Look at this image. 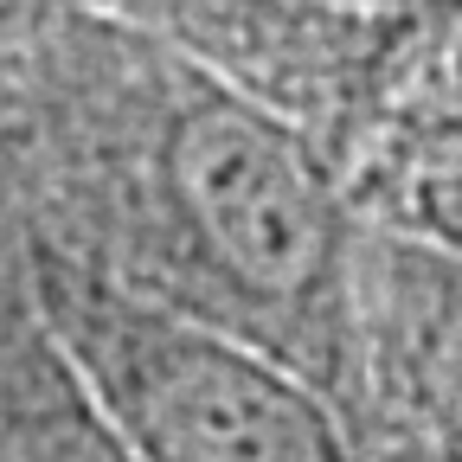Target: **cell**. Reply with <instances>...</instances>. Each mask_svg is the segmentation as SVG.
Instances as JSON below:
<instances>
[{
  "instance_id": "6da1fadb",
  "label": "cell",
  "mask_w": 462,
  "mask_h": 462,
  "mask_svg": "<svg viewBox=\"0 0 462 462\" xmlns=\"http://www.w3.org/2000/svg\"><path fill=\"white\" fill-rule=\"evenodd\" d=\"M39 328L129 462H360L334 398L309 373L142 282L45 270Z\"/></svg>"
},
{
  "instance_id": "7a4b0ae2",
  "label": "cell",
  "mask_w": 462,
  "mask_h": 462,
  "mask_svg": "<svg viewBox=\"0 0 462 462\" xmlns=\"http://www.w3.org/2000/svg\"><path fill=\"white\" fill-rule=\"evenodd\" d=\"M0 462H129L123 437L39 321L0 328Z\"/></svg>"
},
{
  "instance_id": "3957f363",
  "label": "cell",
  "mask_w": 462,
  "mask_h": 462,
  "mask_svg": "<svg viewBox=\"0 0 462 462\" xmlns=\"http://www.w3.org/2000/svg\"><path fill=\"white\" fill-rule=\"evenodd\" d=\"M20 7H26V0H0V26H7V20H14Z\"/></svg>"
}]
</instances>
